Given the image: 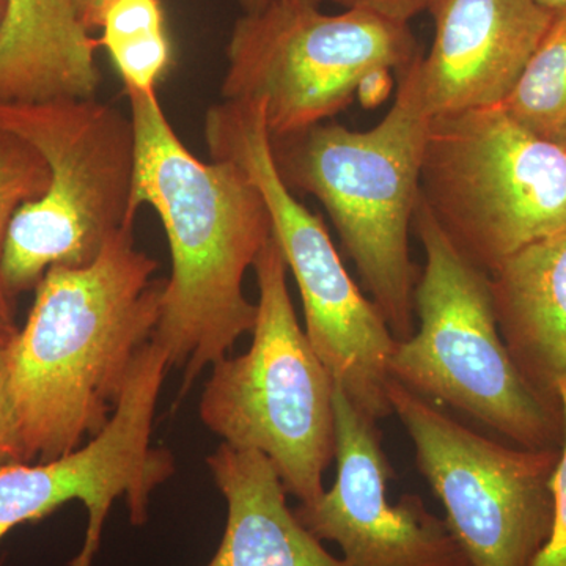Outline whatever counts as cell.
Masks as SVG:
<instances>
[{"mask_svg":"<svg viewBox=\"0 0 566 566\" xmlns=\"http://www.w3.org/2000/svg\"><path fill=\"white\" fill-rule=\"evenodd\" d=\"M545 139L566 142V13L556 14L516 87L502 104Z\"/></svg>","mask_w":566,"mask_h":566,"instance_id":"ac0fdd59","label":"cell"},{"mask_svg":"<svg viewBox=\"0 0 566 566\" xmlns=\"http://www.w3.org/2000/svg\"><path fill=\"white\" fill-rule=\"evenodd\" d=\"M286 2V0H238L241 7H243L244 13H252V11H259L266 9V7L273 6V3ZM301 2L322 3V0H301Z\"/></svg>","mask_w":566,"mask_h":566,"instance_id":"cb8c5ba5","label":"cell"},{"mask_svg":"<svg viewBox=\"0 0 566 566\" xmlns=\"http://www.w3.org/2000/svg\"><path fill=\"white\" fill-rule=\"evenodd\" d=\"M7 0H0V25H2L3 17H6Z\"/></svg>","mask_w":566,"mask_h":566,"instance_id":"4316f807","label":"cell"},{"mask_svg":"<svg viewBox=\"0 0 566 566\" xmlns=\"http://www.w3.org/2000/svg\"><path fill=\"white\" fill-rule=\"evenodd\" d=\"M536 6L542 7L547 13L556 14L566 13V0H535Z\"/></svg>","mask_w":566,"mask_h":566,"instance_id":"484cf974","label":"cell"},{"mask_svg":"<svg viewBox=\"0 0 566 566\" xmlns=\"http://www.w3.org/2000/svg\"><path fill=\"white\" fill-rule=\"evenodd\" d=\"M417 54L403 22L286 0L234 22L221 93L223 102L263 103L271 140L285 139L329 120L368 77L400 74Z\"/></svg>","mask_w":566,"mask_h":566,"instance_id":"9c48e42d","label":"cell"},{"mask_svg":"<svg viewBox=\"0 0 566 566\" xmlns=\"http://www.w3.org/2000/svg\"><path fill=\"white\" fill-rule=\"evenodd\" d=\"M565 416V442L554 476V524L549 542L532 566H566V386L558 390Z\"/></svg>","mask_w":566,"mask_h":566,"instance_id":"ffe728a7","label":"cell"},{"mask_svg":"<svg viewBox=\"0 0 566 566\" xmlns=\"http://www.w3.org/2000/svg\"><path fill=\"white\" fill-rule=\"evenodd\" d=\"M136 136L133 208L161 219L172 273L153 334L169 368L182 370L180 397L208 365L252 333L256 304L244 275L273 232L262 193L232 161L205 163L182 145L155 91L125 87Z\"/></svg>","mask_w":566,"mask_h":566,"instance_id":"7a4b0ae2","label":"cell"},{"mask_svg":"<svg viewBox=\"0 0 566 566\" xmlns=\"http://www.w3.org/2000/svg\"><path fill=\"white\" fill-rule=\"evenodd\" d=\"M211 159L240 166L262 193L275 241L304 305L305 335L334 385L375 420L394 416L389 365L397 340L385 316L353 281L319 216L283 182L260 102H222L208 111Z\"/></svg>","mask_w":566,"mask_h":566,"instance_id":"ba28073f","label":"cell"},{"mask_svg":"<svg viewBox=\"0 0 566 566\" xmlns=\"http://www.w3.org/2000/svg\"><path fill=\"white\" fill-rule=\"evenodd\" d=\"M134 226L84 268L51 266L28 322L7 345L25 463L70 455L111 422L134 360L150 344L166 279Z\"/></svg>","mask_w":566,"mask_h":566,"instance_id":"6da1fadb","label":"cell"},{"mask_svg":"<svg viewBox=\"0 0 566 566\" xmlns=\"http://www.w3.org/2000/svg\"><path fill=\"white\" fill-rule=\"evenodd\" d=\"M412 229L424 255L415 293L419 324L408 340H397L390 378L510 444L562 450L564 406L546 401L517 370L495 319L490 274L450 243L422 197Z\"/></svg>","mask_w":566,"mask_h":566,"instance_id":"277c9868","label":"cell"},{"mask_svg":"<svg viewBox=\"0 0 566 566\" xmlns=\"http://www.w3.org/2000/svg\"><path fill=\"white\" fill-rule=\"evenodd\" d=\"M18 333L17 324L13 318H9L0 312V346L9 345L11 338Z\"/></svg>","mask_w":566,"mask_h":566,"instance_id":"d4e9b609","label":"cell"},{"mask_svg":"<svg viewBox=\"0 0 566 566\" xmlns=\"http://www.w3.org/2000/svg\"><path fill=\"white\" fill-rule=\"evenodd\" d=\"M342 9H356L370 11V13L385 17L387 20L409 24L412 18L427 11L430 0H331Z\"/></svg>","mask_w":566,"mask_h":566,"instance_id":"7402d4cb","label":"cell"},{"mask_svg":"<svg viewBox=\"0 0 566 566\" xmlns=\"http://www.w3.org/2000/svg\"><path fill=\"white\" fill-rule=\"evenodd\" d=\"M499 331L517 370L549 403L566 386V232L521 249L490 273Z\"/></svg>","mask_w":566,"mask_h":566,"instance_id":"5bb4252c","label":"cell"},{"mask_svg":"<svg viewBox=\"0 0 566 566\" xmlns=\"http://www.w3.org/2000/svg\"><path fill=\"white\" fill-rule=\"evenodd\" d=\"M389 401L472 564L534 565L553 532L562 450L495 441L394 379Z\"/></svg>","mask_w":566,"mask_h":566,"instance_id":"30bf717a","label":"cell"},{"mask_svg":"<svg viewBox=\"0 0 566 566\" xmlns=\"http://www.w3.org/2000/svg\"><path fill=\"white\" fill-rule=\"evenodd\" d=\"M207 464L227 502L221 545L207 566H348L297 520L263 453L222 442Z\"/></svg>","mask_w":566,"mask_h":566,"instance_id":"9a60e30c","label":"cell"},{"mask_svg":"<svg viewBox=\"0 0 566 566\" xmlns=\"http://www.w3.org/2000/svg\"><path fill=\"white\" fill-rule=\"evenodd\" d=\"M420 197L458 252L480 270L566 232V147L504 106L434 115Z\"/></svg>","mask_w":566,"mask_h":566,"instance_id":"52a82bcc","label":"cell"},{"mask_svg":"<svg viewBox=\"0 0 566 566\" xmlns=\"http://www.w3.org/2000/svg\"><path fill=\"white\" fill-rule=\"evenodd\" d=\"M102 46L109 52L125 87L155 91L172 62L159 0H115L102 25Z\"/></svg>","mask_w":566,"mask_h":566,"instance_id":"e0dca14e","label":"cell"},{"mask_svg":"<svg viewBox=\"0 0 566 566\" xmlns=\"http://www.w3.org/2000/svg\"><path fill=\"white\" fill-rule=\"evenodd\" d=\"M0 132L28 142L50 170L46 191L17 211L3 243L0 277L13 301L51 266H88L134 226L136 136L132 115L96 96L0 103Z\"/></svg>","mask_w":566,"mask_h":566,"instance_id":"5b68a950","label":"cell"},{"mask_svg":"<svg viewBox=\"0 0 566 566\" xmlns=\"http://www.w3.org/2000/svg\"><path fill=\"white\" fill-rule=\"evenodd\" d=\"M99 41L71 0H7L0 25V103L95 98Z\"/></svg>","mask_w":566,"mask_h":566,"instance_id":"2e32d148","label":"cell"},{"mask_svg":"<svg viewBox=\"0 0 566 566\" xmlns=\"http://www.w3.org/2000/svg\"><path fill=\"white\" fill-rule=\"evenodd\" d=\"M71 2H73L81 24L92 32L102 29L106 11L115 0H71Z\"/></svg>","mask_w":566,"mask_h":566,"instance_id":"603a6c76","label":"cell"},{"mask_svg":"<svg viewBox=\"0 0 566 566\" xmlns=\"http://www.w3.org/2000/svg\"><path fill=\"white\" fill-rule=\"evenodd\" d=\"M50 181L48 164L28 142L0 132V262L11 219L22 205L40 199ZM0 312L13 318V301L0 277Z\"/></svg>","mask_w":566,"mask_h":566,"instance_id":"d6986e66","label":"cell"},{"mask_svg":"<svg viewBox=\"0 0 566 566\" xmlns=\"http://www.w3.org/2000/svg\"><path fill=\"white\" fill-rule=\"evenodd\" d=\"M565 147H566V142H565Z\"/></svg>","mask_w":566,"mask_h":566,"instance_id":"83f0119b","label":"cell"},{"mask_svg":"<svg viewBox=\"0 0 566 566\" xmlns=\"http://www.w3.org/2000/svg\"><path fill=\"white\" fill-rule=\"evenodd\" d=\"M434 36L420 57L431 115L501 106L553 22L535 0H430Z\"/></svg>","mask_w":566,"mask_h":566,"instance_id":"4fadbf2b","label":"cell"},{"mask_svg":"<svg viewBox=\"0 0 566 566\" xmlns=\"http://www.w3.org/2000/svg\"><path fill=\"white\" fill-rule=\"evenodd\" d=\"M335 463L331 490L294 515L319 542L337 543L348 566H474L446 520L417 494L387 499L392 464L378 420L334 389Z\"/></svg>","mask_w":566,"mask_h":566,"instance_id":"7c38bea8","label":"cell"},{"mask_svg":"<svg viewBox=\"0 0 566 566\" xmlns=\"http://www.w3.org/2000/svg\"><path fill=\"white\" fill-rule=\"evenodd\" d=\"M25 463L20 422L11 397L7 345L0 346V465Z\"/></svg>","mask_w":566,"mask_h":566,"instance_id":"44dd1931","label":"cell"},{"mask_svg":"<svg viewBox=\"0 0 566 566\" xmlns=\"http://www.w3.org/2000/svg\"><path fill=\"white\" fill-rule=\"evenodd\" d=\"M169 370L167 354L150 340L134 360L102 433L57 460L0 465V539L21 524L80 501L88 512L87 535L70 566H92L104 521L117 499H125L134 526L147 523L153 493L177 469L170 450L151 444L156 406Z\"/></svg>","mask_w":566,"mask_h":566,"instance_id":"8fae6325","label":"cell"},{"mask_svg":"<svg viewBox=\"0 0 566 566\" xmlns=\"http://www.w3.org/2000/svg\"><path fill=\"white\" fill-rule=\"evenodd\" d=\"M252 268L259 303L251 348L212 365L200 420L226 444L263 453L286 494L311 504L326 491L324 472L335 460V385L297 322L273 232Z\"/></svg>","mask_w":566,"mask_h":566,"instance_id":"8992f818","label":"cell"},{"mask_svg":"<svg viewBox=\"0 0 566 566\" xmlns=\"http://www.w3.org/2000/svg\"><path fill=\"white\" fill-rule=\"evenodd\" d=\"M420 57L400 73L389 112L368 132L319 123L271 140L275 167L290 191L326 208L395 340L416 331L415 293L422 268L409 251L431 115Z\"/></svg>","mask_w":566,"mask_h":566,"instance_id":"3957f363","label":"cell"}]
</instances>
